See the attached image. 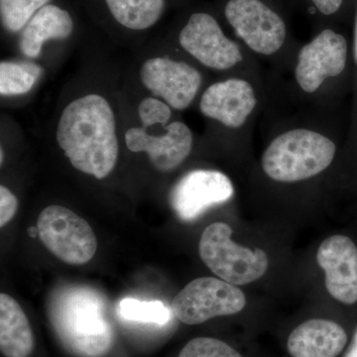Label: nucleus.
<instances>
[{
    "label": "nucleus",
    "mask_w": 357,
    "mask_h": 357,
    "mask_svg": "<svg viewBox=\"0 0 357 357\" xmlns=\"http://www.w3.org/2000/svg\"><path fill=\"white\" fill-rule=\"evenodd\" d=\"M34 333L22 307L10 296L0 295V351L6 357H30Z\"/></svg>",
    "instance_id": "17"
},
{
    "label": "nucleus",
    "mask_w": 357,
    "mask_h": 357,
    "mask_svg": "<svg viewBox=\"0 0 357 357\" xmlns=\"http://www.w3.org/2000/svg\"><path fill=\"white\" fill-rule=\"evenodd\" d=\"M317 262L326 274V287L345 305L357 302V248L349 237L333 236L319 245Z\"/></svg>",
    "instance_id": "14"
},
{
    "label": "nucleus",
    "mask_w": 357,
    "mask_h": 357,
    "mask_svg": "<svg viewBox=\"0 0 357 357\" xmlns=\"http://www.w3.org/2000/svg\"><path fill=\"white\" fill-rule=\"evenodd\" d=\"M178 357H243L222 340L213 337H197L183 347Z\"/></svg>",
    "instance_id": "22"
},
{
    "label": "nucleus",
    "mask_w": 357,
    "mask_h": 357,
    "mask_svg": "<svg viewBox=\"0 0 357 357\" xmlns=\"http://www.w3.org/2000/svg\"><path fill=\"white\" fill-rule=\"evenodd\" d=\"M41 66L32 62L0 63V95L18 96L29 93L43 74Z\"/></svg>",
    "instance_id": "19"
},
{
    "label": "nucleus",
    "mask_w": 357,
    "mask_h": 357,
    "mask_svg": "<svg viewBox=\"0 0 357 357\" xmlns=\"http://www.w3.org/2000/svg\"><path fill=\"white\" fill-rule=\"evenodd\" d=\"M181 48L206 69L217 72H249L251 55L238 42L225 35L210 13H195L178 33Z\"/></svg>",
    "instance_id": "6"
},
{
    "label": "nucleus",
    "mask_w": 357,
    "mask_h": 357,
    "mask_svg": "<svg viewBox=\"0 0 357 357\" xmlns=\"http://www.w3.org/2000/svg\"><path fill=\"white\" fill-rule=\"evenodd\" d=\"M234 195L229 176L217 170L197 169L185 174L169 196L171 208L183 222H192L213 206L227 203Z\"/></svg>",
    "instance_id": "12"
},
{
    "label": "nucleus",
    "mask_w": 357,
    "mask_h": 357,
    "mask_svg": "<svg viewBox=\"0 0 357 357\" xmlns=\"http://www.w3.org/2000/svg\"><path fill=\"white\" fill-rule=\"evenodd\" d=\"M245 305V295L236 285L203 277L192 280L174 298L172 312L178 321L194 326L217 317L236 314Z\"/></svg>",
    "instance_id": "10"
},
{
    "label": "nucleus",
    "mask_w": 357,
    "mask_h": 357,
    "mask_svg": "<svg viewBox=\"0 0 357 357\" xmlns=\"http://www.w3.org/2000/svg\"><path fill=\"white\" fill-rule=\"evenodd\" d=\"M126 144L134 153H146L160 172H170L182 165L194 147V134L182 121H173L162 135H152L143 128H129Z\"/></svg>",
    "instance_id": "13"
},
{
    "label": "nucleus",
    "mask_w": 357,
    "mask_h": 357,
    "mask_svg": "<svg viewBox=\"0 0 357 357\" xmlns=\"http://www.w3.org/2000/svg\"><path fill=\"white\" fill-rule=\"evenodd\" d=\"M349 45L344 35L324 29L303 45L294 58L293 77L300 95L321 98L330 82L344 74Z\"/></svg>",
    "instance_id": "5"
},
{
    "label": "nucleus",
    "mask_w": 357,
    "mask_h": 357,
    "mask_svg": "<svg viewBox=\"0 0 357 357\" xmlns=\"http://www.w3.org/2000/svg\"><path fill=\"white\" fill-rule=\"evenodd\" d=\"M50 319L62 342L77 356L100 357L114 344L105 302L91 289L73 287L59 293L51 305Z\"/></svg>",
    "instance_id": "3"
},
{
    "label": "nucleus",
    "mask_w": 357,
    "mask_h": 357,
    "mask_svg": "<svg viewBox=\"0 0 357 357\" xmlns=\"http://www.w3.org/2000/svg\"><path fill=\"white\" fill-rule=\"evenodd\" d=\"M140 79L155 98L178 112L189 109L204 83L203 75L196 67L169 57L145 61L140 69Z\"/></svg>",
    "instance_id": "11"
},
{
    "label": "nucleus",
    "mask_w": 357,
    "mask_h": 357,
    "mask_svg": "<svg viewBox=\"0 0 357 357\" xmlns=\"http://www.w3.org/2000/svg\"><path fill=\"white\" fill-rule=\"evenodd\" d=\"M114 21L126 29L143 31L158 23L166 0H103Z\"/></svg>",
    "instance_id": "18"
},
{
    "label": "nucleus",
    "mask_w": 357,
    "mask_h": 357,
    "mask_svg": "<svg viewBox=\"0 0 357 357\" xmlns=\"http://www.w3.org/2000/svg\"><path fill=\"white\" fill-rule=\"evenodd\" d=\"M74 28V20L69 11L57 4L48 3L20 32V51L26 57H39L46 42L69 38Z\"/></svg>",
    "instance_id": "16"
},
{
    "label": "nucleus",
    "mask_w": 357,
    "mask_h": 357,
    "mask_svg": "<svg viewBox=\"0 0 357 357\" xmlns=\"http://www.w3.org/2000/svg\"><path fill=\"white\" fill-rule=\"evenodd\" d=\"M225 15L250 55L277 59L287 42L285 21L262 0H229Z\"/></svg>",
    "instance_id": "7"
},
{
    "label": "nucleus",
    "mask_w": 357,
    "mask_h": 357,
    "mask_svg": "<svg viewBox=\"0 0 357 357\" xmlns=\"http://www.w3.org/2000/svg\"><path fill=\"white\" fill-rule=\"evenodd\" d=\"M37 231L45 248L70 265H84L93 259L98 241L88 222L62 206H49L40 213Z\"/></svg>",
    "instance_id": "9"
},
{
    "label": "nucleus",
    "mask_w": 357,
    "mask_h": 357,
    "mask_svg": "<svg viewBox=\"0 0 357 357\" xmlns=\"http://www.w3.org/2000/svg\"><path fill=\"white\" fill-rule=\"evenodd\" d=\"M18 210V199L6 185H0V227L10 222Z\"/></svg>",
    "instance_id": "24"
},
{
    "label": "nucleus",
    "mask_w": 357,
    "mask_h": 357,
    "mask_svg": "<svg viewBox=\"0 0 357 357\" xmlns=\"http://www.w3.org/2000/svg\"><path fill=\"white\" fill-rule=\"evenodd\" d=\"M56 138L74 168L98 180L114 171L119 155L116 122L102 96H79L59 119Z\"/></svg>",
    "instance_id": "1"
},
{
    "label": "nucleus",
    "mask_w": 357,
    "mask_h": 357,
    "mask_svg": "<svg viewBox=\"0 0 357 357\" xmlns=\"http://www.w3.org/2000/svg\"><path fill=\"white\" fill-rule=\"evenodd\" d=\"M231 234L227 223L208 225L199 241L201 259L218 278L232 285H246L261 278L269 267L266 253L238 245L232 241Z\"/></svg>",
    "instance_id": "4"
},
{
    "label": "nucleus",
    "mask_w": 357,
    "mask_h": 357,
    "mask_svg": "<svg viewBox=\"0 0 357 357\" xmlns=\"http://www.w3.org/2000/svg\"><path fill=\"white\" fill-rule=\"evenodd\" d=\"M347 344L342 326L328 319H312L290 333L287 347L292 357H337Z\"/></svg>",
    "instance_id": "15"
},
{
    "label": "nucleus",
    "mask_w": 357,
    "mask_h": 357,
    "mask_svg": "<svg viewBox=\"0 0 357 357\" xmlns=\"http://www.w3.org/2000/svg\"><path fill=\"white\" fill-rule=\"evenodd\" d=\"M314 6L324 15H333L340 10L344 0H311Z\"/></svg>",
    "instance_id": "25"
},
{
    "label": "nucleus",
    "mask_w": 357,
    "mask_h": 357,
    "mask_svg": "<svg viewBox=\"0 0 357 357\" xmlns=\"http://www.w3.org/2000/svg\"><path fill=\"white\" fill-rule=\"evenodd\" d=\"M354 60H356V63L357 65V15H356V32H354Z\"/></svg>",
    "instance_id": "27"
},
{
    "label": "nucleus",
    "mask_w": 357,
    "mask_h": 357,
    "mask_svg": "<svg viewBox=\"0 0 357 357\" xmlns=\"http://www.w3.org/2000/svg\"><path fill=\"white\" fill-rule=\"evenodd\" d=\"M261 102L259 86L250 75L237 74L206 86L199 109L206 119L229 131L245 130Z\"/></svg>",
    "instance_id": "8"
},
{
    "label": "nucleus",
    "mask_w": 357,
    "mask_h": 357,
    "mask_svg": "<svg viewBox=\"0 0 357 357\" xmlns=\"http://www.w3.org/2000/svg\"><path fill=\"white\" fill-rule=\"evenodd\" d=\"M119 314L128 321L164 326L172 318V312L160 301H141L124 298L119 305Z\"/></svg>",
    "instance_id": "20"
},
{
    "label": "nucleus",
    "mask_w": 357,
    "mask_h": 357,
    "mask_svg": "<svg viewBox=\"0 0 357 357\" xmlns=\"http://www.w3.org/2000/svg\"><path fill=\"white\" fill-rule=\"evenodd\" d=\"M138 116L143 128L154 126H166L172 119V107L157 98H146L138 105Z\"/></svg>",
    "instance_id": "23"
},
{
    "label": "nucleus",
    "mask_w": 357,
    "mask_h": 357,
    "mask_svg": "<svg viewBox=\"0 0 357 357\" xmlns=\"http://www.w3.org/2000/svg\"><path fill=\"white\" fill-rule=\"evenodd\" d=\"M335 154L337 144L323 128L296 126L284 128L270 140L260 162L270 180L293 184L323 173Z\"/></svg>",
    "instance_id": "2"
},
{
    "label": "nucleus",
    "mask_w": 357,
    "mask_h": 357,
    "mask_svg": "<svg viewBox=\"0 0 357 357\" xmlns=\"http://www.w3.org/2000/svg\"><path fill=\"white\" fill-rule=\"evenodd\" d=\"M0 153H1V158H0V161H1V165L2 163H3V149L1 148V151H0Z\"/></svg>",
    "instance_id": "28"
},
{
    "label": "nucleus",
    "mask_w": 357,
    "mask_h": 357,
    "mask_svg": "<svg viewBox=\"0 0 357 357\" xmlns=\"http://www.w3.org/2000/svg\"><path fill=\"white\" fill-rule=\"evenodd\" d=\"M50 0H0V15L4 29L18 33Z\"/></svg>",
    "instance_id": "21"
},
{
    "label": "nucleus",
    "mask_w": 357,
    "mask_h": 357,
    "mask_svg": "<svg viewBox=\"0 0 357 357\" xmlns=\"http://www.w3.org/2000/svg\"><path fill=\"white\" fill-rule=\"evenodd\" d=\"M344 357H357V331L352 340L351 347Z\"/></svg>",
    "instance_id": "26"
}]
</instances>
